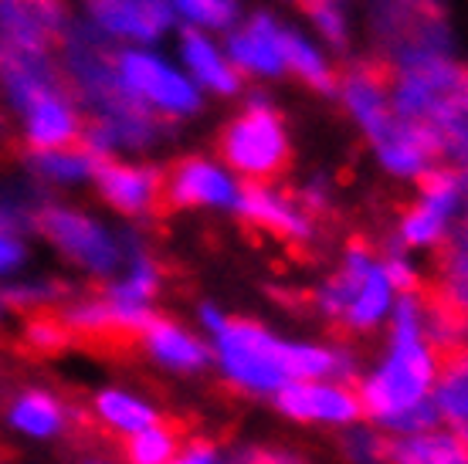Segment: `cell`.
<instances>
[{
  "mask_svg": "<svg viewBox=\"0 0 468 464\" xmlns=\"http://www.w3.org/2000/svg\"><path fill=\"white\" fill-rule=\"evenodd\" d=\"M438 410H434L431 400H421V404L408 406L404 414H398V417H390L384 424V427L398 430V434H404V438H414V434H431L434 427H438Z\"/></svg>",
  "mask_w": 468,
  "mask_h": 464,
  "instance_id": "27",
  "label": "cell"
},
{
  "mask_svg": "<svg viewBox=\"0 0 468 464\" xmlns=\"http://www.w3.org/2000/svg\"><path fill=\"white\" fill-rule=\"evenodd\" d=\"M224 163L251 180H271L289 166V136L269 102H251L228 122L218 142Z\"/></svg>",
  "mask_w": 468,
  "mask_h": 464,
  "instance_id": "3",
  "label": "cell"
},
{
  "mask_svg": "<svg viewBox=\"0 0 468 464\" xmlns=\"http://www.w3.org/2000/svg\"><path fill=\"white\" fill-rule=\"evenodd\" d=\"M384 434L374 430H350L343 434L340 448L353 464H384Z\"/></svg>",
  "mask_w": 468,
  "mask_h": 464,
  "instance_id": "26",
  "label": "cell"
},
{
  "mask_svg": "<svg viewBox=\"0 0 468 464\" xmlns=\"http://www.w3.org/2000/svg\"><path fill=\"white\" fill-rule=\"evenodd\" d=\"M231 464H305L289 451H275V448H245L241 454H234Z\"/></svg>",
  "mask_w": 468,
  "mask_h": 464,
  "instance_id": "28",
  "label": "cell"
},
{
  "mask_svg": "<svg viewBox=\"0 0 468 464\" xmlns=\"http://www.w3.org/2000/svg\"><path fill=\"white\" fill-rule=\"evenodd\" d=\"M282 61H285V71L299 75L309 89H316L323 95L336 92V79H333L326 58L305 37H299L295 31H285V27H282Z\"/></svg>",
  "mask_w": 468,
  "mask_h": 464,
  "instance_id": "20",
  "label": "cell"
},
{
  "mask_svg": "<svg viewBox=\"0 0 468 464\" xmlns=\"http://www.w3.org/2000/svg\"><path fill=\"white\" fill-rule=\"evenodd\" d=\"M234 207L241 210L245 221H251L261 231L275 234L282 241H309L313 237L309 214L295 207L292 200L279 194V190H269V186L261 184L238 186V204Z\"/></svg>",
  "mask_w": 468,
  "mask_h": 464,
  "instance_id": "11",
  "label": "cell"
},
{
  "mask_svg": "<svg viewBox=\"0 0 468 464\" xmlns=\"http://www.w3.org/2000/svg\"><path fill=\"white\" fill-rule=\"evenodd\" d=\"M140 346L170 370H200L211 356L200 339H194L187 329H180V325H174L170 319H160V315H153Z\"/></svg>",
  "mask_w": 468,
  "mask_h": 464,
  "instance_id": "15",
  "label": "cell"
},
{
  "mask_svg": "<svg viewBox=\"0 0 468 464\" xmlns=\"http://www.w3.org/2000/svg\"><path fill=\"white\" fill-rule=\"evenodd\" d=\"M69 410L58 396L45 394V390H27L11 404V424L21 427L31 438H51L69 424Z\"/></svg>",
  "mask_w": 468,
  "mask_h": 464,
  "instance_id": "18",
  "label": "cell"
},
{
  "mask_svg": "<svg viewBox=\"0 0 468 464\" xmlns=\"http://www.w3.org/2000/svg\"><path fill=\"white\" fill-rule=\"evenodd\" d=\"M24 261V248L14 234L0 231V275H7L11 268H17Z\"/></svg>",
  "mask_w": 468,
  "mask_h": 464,
  "instance_id": "29",
  "label": "cell"
},
{
  "mask_svg": "<svg viewBox=\"0 0 468 464\" xmlns=\"http://www.w3.org/2000/svg\"><path fill=\"white\" fill-rule=\"evenodd\" d=\"M95 184L99 194L116 210L129 217H146V214H164V174L153 166H129V163L102 160L95 166Z\"/></svg>",
  "mask_w": 468,
  "mask_h": 464,
  "instance_id": "8",
  "label": "cell"
},
{
  "mask_svg": "<svg viewBox=\"0 0 468 464\" xmlns=\"http://www.w3.org/2000/svg\"><path fill=\"white\" fill-rule=\"evenodd\" d=\"M180 55H184V65L190 69V75L211 89L218 95H234L241 89V79L238 71L224 61V55L211 45V37H204L200 31H184L180 35Z\"/></svg>",
  "mask_w": 468,
  "mask_h": 464,
  "instance_id": "17",
  "label": "cell"
},
{
  "mask_svg": "<svg viewBox=\"0 0 468 464\" xmlns=\"http://www.w3.org/2000/svg\"><path fill=\"white\" fill-rule=\"evenodd\" d=\"M228 55L238 69L251 71V75H282L285 61H282V27L269 14H255L245 27H238L228 37Z\"/></svg>",
  "mask_w": 468,
  "mask_h": 464,
  "instance_id": "14",
  "label": "cell"
},
{
  "mask_svg": "<svg viewBox=\"0 0 468 464\" xmlns=\"http://www.w3.org/2000/svg\"><path fill=\"white\" fill-rule=\"evenodd\" d=\"M166 207H234L238 186L207 160H184L164 176Z\"/></svg>",
  "mask_w": 468,
  "mask_h": 464,
  "instance_id": "9",
  "label": "cell"
},
{
  "mask_svg": "<svg viewBox=\"0 0 468 464\" xmlns=\"http://www.w3.org/2000/svg\"><path fill=\"white\" fill-rule=\"evenodd\" d=\"M176 448H180L176 424H153L129 434L122 444V458L129 464H170L176 458Z\"/></svg>",
  "mask_w": 468,
  "mask_h": 464,
  "instance_id": "23",
  "label": "cell"
},
{
  "mask_svg": "<svg viewBox=\"0 0 468 464\" xmlns=\"http://www.w3.org/2000/svg\"><path fill=\"white\" fill-rule=\"evenodd\" d=\"M92 464H102V461H92Z\"/></svg>",
  "mask_w": 468,
  "mask_h": 464,
  "instance_id": "32",
  "label": "cell"
},
{
  "mask_svg": "<svg viewBox=\"0 0 468 464\" xmlns=\"http://www.w3.org/2000/svg\"><path fill=\"white\" fill-rule=\"evenodd\" d=\"M4 129H7V126H4V116H0V140H4Z\"/></svg>",
  "mask_w": 468,
  "mask_h": 464,
  "instance_id": "31",
  "label": "cell"
},
{
  "mask_svg": "<svg viewBox=\"0 0 468 464\" xmlns=\"http://www.w3.org/2000/svg\"><path fill=\"white\" fill-rule=\"evenodd\" d=\"M462 190H465L462 170H428V174H421V200L400 221L404 244L424 248V244L441 241L448 234L452 214L462 204Z\"/></svg>",
  "mask_w": 468,
  "mask_h": 464,
  "instance_id": "6",
  "label": "cell"
},
{
  "mask_svg": "<svg viewBox=\"0 0 468 464\" xmlns=\"http://www.w3.org/2000/svg\"><path fill=\"white\" fill-rule=\"evenodd\" d=\"M431 380H438V366L428 343L421 336V305L418 295H404L394 309V346L380 370L363 380L360 410L367 417L387 424L404 414L408 406L428 400Z\"/></svg>",
  "mask_w": 468,
  "mask_h": 464,
  "instance_id": "2",
  "label": "cell"
},
{
  "mask_svg": "<svg viewBox=\"0 0 468 464\" xmlns=\"http://www.w3.org/2000/svg\"><path fill=\"white\" fill-rule=\"evenodd\" d=\"M24 349L37 353V356H55L61 349L71 346L69 329L61 325L58 309H45V312L24 315Z\"/></svg>",
  "mask_w": 468,
  "mask_h": 464,
  "instance_id": "24",
  "label": "cell"
},
{
  "mask_svg": "<svg viewBox=\"0 0 468 464\" xmlns=\"http://www.w3.org/2000/svg\"><path fill=\"white\" fill-rule=\"evenodd\" d=\"M218 356L234 386L265 394L289 384L319 380V376H353V356L343 349H319L282 343L245 319H224L218 325Z\"/></svg>",
  "mask_w": 468,
  "mask_h": 464,
  "instance_id": "1",
  "label": "cell"
},
{
  "mask_svg": "<svg viewBox=\"0 0 468 464\" xmlns=\"http://www.w3.org/2000/svg\"><path fill=\"white\" fill-rule=\"evenodd\" d=\"M279 410L295 420H323V424H353L360 417V400L343 386L329 384H289L279 390Z\"/></svg>",
  "mask_w": 468,
  "mask_h": 464,
  "instance_id": "12",
  "label": "cell"
},
{
  "mask_svg": "<svg viewBox=\"0 0 468 464\" xmlns=\"http://www.w3.org/2000/svg\"><path fill=\"white\" fill-rule=\"evenodd\" d=\"M340 4H343V0H340Z\"/></svg>",
  "mask_w": 468,
  "mask_h": 464,
  "instance_id": "33",
  "label": "cell"
},
{
  "mask_svg": "<svg viewBox=\"0 0 468 464\" xmlns=\"http://www.w3.org/2000/svg\"><path fill=\"white\" fill-rule=\"evenodd\" d=\"M95 414L106 420L112 430H122V434H136V430L160 424L153 406H146L136 396L119 394V390H106V394L95 396Z\"/></svg>",
  "mask_w": 468,
  "mask_h": 464,
  "instance_id": "22",
  "label": "cell"
},
{
  "mask_svg": "<svg viewBox=\"0 0 468 464\" xmlns=\"http://www.w3.org/2000/svg\"><path fill=\"white\" fill-rule=\"evenodd\" d=\"M24 136L35 153L65 150L82 142V119L71 102V95H48L31 109H24Z\"/></svg>",
  "mask_w": 468,
  "mask_h": 464,
  "instance_id": "13",
  "label": "cell"
},
{
  "mask_svg": "<svg viewBox=\"0 0 468 464\" xmlns=\"http://www.w3.org/2000/svg\"><path fill=\"white\" fill-rule=\"evenodd\" d=\"M31 170L37 176H45L51 184H79V180H89L95 176V166H99V156L89 153L82 142L75 146H65V150H45V153H31Z\"/></svg>",
  "mask_w": 468,
  "mask_h": 464,
  "instance_id": "21",
  "label": "cell"
},
{
  "mask_svg": "<svg viewBox=\"0 0 468 464\" xmlns=\"http://www.w3.org/2000/svg\"><path fill=\"white\" fill-rule=\"evenodd\" d=\"M170 4H174L170 11H180L190 24H200V27H231V21L238 17L234 0H170Z\"/></svg>",
  "mask_w": 468,
  "mask_h": 464,
  "instance_id": "25",
  "label": "cell"
},
{
  "mask_svg": "<svg viewBox=\"0 0 468 464\" xmlns=\"http://www.w3.org/2000/svg\"><path fill=\"white\" fill-rule=\"evenodd\" d=\"M170 464H214V448L207 441H190Z\"/></svg>",
  "mask_w": 468,
  "mask_h": 464,
  "instance_id": "30",
  "label": "cell"
},
{
  "mask_svg": "<svg viewBox=\"0 0 468 464\" xmlns=\"http://www.w3.org/2000/svg\"><path fill=\"white\" fill-rule=\"evenodd\" d=\"M0 89L7 92V102L24 112L48 95H71L69 81L51 55L24 51V47L0 45Z\"/></svg>",
  "mask_w": 468,
  "mask_h": 464,
  "instance_id": "7",
  "label": "cell"
},
{
  "mask_svg": "<svg viewBox=\"0 0 468 464\" xmlns=\"http://www.w3.org/2000/svg\"><path fill=\"white\" fill-rule=\"evenodd\" d=\"M387 309H390V281H387L384 268L370 265V271L363 275L360 289H356L350 309L343 312L340 322L346 329H356V332H370L384 319Z\"/></svg>",
  "mask_w": 468,
  "mask_h": 464,
  "instance_id": "19",
  "label": "cell"
},
{
  "mask_svg": "<svg viewBox=\"0 0 468 464\" xmlns=\"http://www.w3.org/2000/svg\"><path fill=\"white\" fill-rule=\"evenodd\" d=\"M384 464H465V434H414V438H387Z\"/></svg>",
  "mask_w": 468,
  "mask_h": 464,
  "instance_id": "16",
  "label": "cell"
},
{
  "mask_svg": "<svg viewBox=\"0 0 468 464\" xmlns=\"http://www.w3.org/2000/svg\"><path fill=\"white\" fill-rule=\"evenodd\" d=\"M92 24L109 37L156 41L174 24V11L166 0H92Z\"/></svg>",
  "mask_w": 468,
  "mask_h": 464,
  "instance_id": "10",
  "label": "cell"
},
{
  "mask_svg": "<svg viewBox=\"0 0 468 464\" xmlns=\"http://www.w3.org/2000/svg\"><path fill=\"white\" fill-rule=\"evenodd\" d=\"M37 231L45 234L48 241L58 248L61 255L75 261L79 268L92 271V275H112L122 261V251H119V241L112 234L95 224L92 217H85L79 210L69 207H55V204H45L41 210H35L31 217Z\"/></svg>",
  "mask_w": 468,
  "mask_h": 464,
  "instance_id": "5",
  "label": "cell"
},
{
  "mask_svg": "<svg viewBox=\"0 0 468 464\" xmlns=\"http://www.w3.org/2000/svg\"><path fill=\"white\" fill-rule=\"evenodd\" d=\"M116 71L119 81L126 85V92L143 105V109H156L164 116H194L200 109L197 85L170 69L164 58L146 55V51H116Z\"/></svg>",
  "mask_w": 468,
  "mask_h": 464,
  "instance_id": "4",
  "label": "cell"
}]
</instances>
